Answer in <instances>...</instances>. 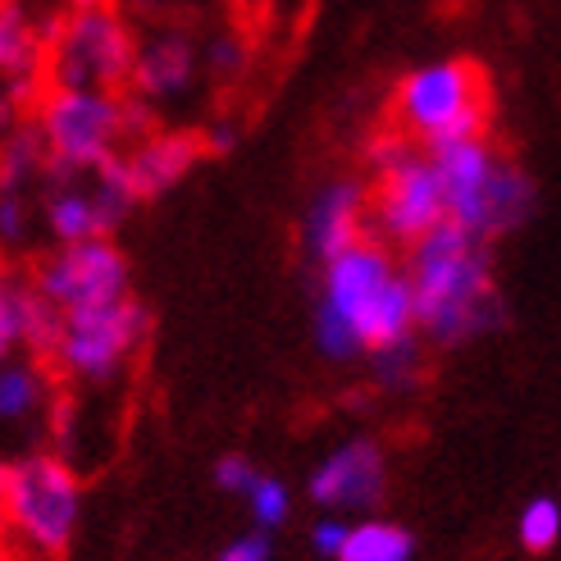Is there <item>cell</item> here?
Wrapping results in <instances>:
<instances>
[{"label": "cell", "instance_id": "4fadbf2b", "mask_svg": "<svg viewBox=\"0 0 561 561\" xmlns=\"http://www.w3.org/2000/svg\"><path fill=\"white\" fill-rule=\"evenodd\" d=\"M370 238V179L366 174H339L301 210V247L316 265L333 261L339 251Z\"/></svg>", "mask_w": 561, "mask_h": 561}, {"label": "cell", "instance_id": "7c38bea8", "mask_svg": "<svg viewBox=\"0 0 561 561\" xmlns=\"http://www.w3.org/2000/svg\"><path fill=\"white\" fill-rule=\"evenodd\" d=\"M306 497H311L320 512H333V516H352V520L375 516L379 502L388 497L383 443L370 434H356V438L333 447V453H324V461L311 470V480H306Z\"/></svg>", "mask_w": 561, "mask_h": 561}, {"label": "cell", "instance_id": "cb8c5ba5", "mask_svg": "<svg viewBox=\"0 0 561 561\" xmlns=\"http://www.w3.org/2000/svg\"><path fill=\"white\" fill-rule=\"evenodd\" d=\"M33 101H37V96H27L19 82H10L5 73H0V142H5V137H10L27 115H33Z\"/></svg>", "mask_w": 561, "mask_h": 561}, {"label": "cell", "instance_id": "83f0119b", "mask_svg": "<svg viewBox=\"0 0 561 561\" xmlns=\"http://www.w3.org/2000/svg\"><path fill=\"white\" fill-rule=\"evenodd\" d=\"M202 137H206V156H229V151L242 142V128H238V119L219 115V119H210V124L202 128Z\"/></svg>", "mask_w": 561, "mask_h": 561}, {"label": "cell", "instance_id": "d6986e66", "mask_svg": "<svg viewBox=\"0 0 561 561\" xmlns=\"http://www.w3.org/2000/svg\"><path fill=\"white\" fill-rule=\"evenodd\" d=\"M415 557V535L407 525L388 516H356L347 525V543L339 561H411Z\"/></svg>", "mask_w": 561, "mask_h": 561}, {"label": "cell", "instance_id": "6da1fadb", "mask_svg": "<svg viewBox=\"0 0 561 561\" xmlns=\"http://www.w3.org/2000/svg\"><path fill=\"white\" fill-rule=\"evenodd\" d=\"M415 297L402 265V251L383 247L379 238H360L320 265L316 297V347L324 360H366L375 347L411 339Z\"/></svg>", "mask_w": 561, "mask_h": 561}, {"label": "cell", "instance_id": "603a6c76", "mask_svg": "<svg viewBox=\"0 0 561 561\" xmlns=\"http://www.w3.org/2000/svg\"><path fill=\"white\" fill-rule=\"evenodd\" d=\"M256 480H261L256 461L242 457V453H229V457H219V461H215V489H219V493H229V497H247Z\"/></svg>", "mask_w": 561, "mask_h": 561}, {"label": "cell", "instance_id": "f546056e", "mask_svg": "<svg viewBox=\"0 0 561 561\" xmlns=\"http://www.w3.org/2000/svg\"><path fill=\"white\" fill-rule=\"evenodd\" d=\"M229 5L238 10V14H256V10H265L270 0H229Z\"/></svg>", "mask_w": 561, "mask_h": 561}, {"label": "cell", "instance_id": "52a82bcc", "mask_svg": "<svg viewBox=\"0 0 561 561\" xmlns=\"http://www.w3.org/2000/svg\"><path fill=\"white\" fill-rule=\"evenodd\" d=\"M489 119H493L489 73L474 60H461V55L415 65L411 73H402L388 105V124H398L420 147L480 137L489 133Z\"/></svg>", "mask_w": 561, "mask_h": 561}, {"label": "cell", "instance_id": "ffe728a7", "mask_svg": "<svg viewBox=\"0 0 561 561\" xmlns=\"http://www.w3.org/2000/svg\"><path fill=\"white\" fill-rule=\"evenodd\" d=\"M516 543L535 557H543L561 543V497L539 493V497L525 502L520 516H516Z\"/></svg>", "mask_w": 561, "mask_h": 561}, {"label": "cell", "instance_id": "8992f818", "mask_svg": "<svg viewBox=\"0 0 561 561\" xmlns=\"http://www.w3.org/2000/svg\"><path fill=\"white\" fill-rule=\"evenodd\" d=\"M82 520V474L55 447H27L10 461L5 539L23 561H60Z\"/></svg>", "mask_w": 561, "mask_h": 561}, {"label": "cell", "instance_id": "d4e9b609", "mask_svg": "<svg viewBox=\"0 0 561 561\" xmlns=\"http://www.w3.org/2000/svg\"><path fill=\"white\" fill-rule=\"evenodd\" d=\"M347 516H333V512H324L316 525H311V552L316 557H324V561H339V552H343V543H347Z\"/></svg>", "mask_w": 561, "mask_h": 561}, {"label": "cell", "instance_id": "484cf974", "mask_svg": "<svg viewBox=\"0 0 561 561\" xmlns=\"http://www.w3.org/2000/svg\"><path fill=\"white\" fill-rule=\"evenodd\" d=\"M274 557V543H270V535L265 529H251V535H238V539H229L219 552H215V561H270Z\"/></svg>", "mask_w": 561, "mask_h": 561}, {"label": "cell", "instance_id": "7402d4cb", "mask_svg": "<svg viewBox=\"0 0 561 561\" xmlns=\"http://www.w3.org/2000/svg\"><path fill=\"white\" fill-rule=\"evenodd\" d=\"M19 274L23 265H10L0 256V360H10L19 347Z\"/></svg>", "mask_w": 561, "mask_h": 561}, {"label": "cell", "instance_id": "9c48e42d", "mask_svg": "<svg viewBox=\"0 0 561 561\" xmlns=\"http://www.w3.org/2000/svg\"><path fill=\"white\" fill-rule=\"evenodd\" d=\"M137 206L124 156L92 164V170H46L42 179V233L50 247L82 242V238H110Z\"/></svg>", "mask_w": 561, "mask_h": 561}, {"label": "cell", "instance_id": "30bf717a", "mask_svg": "<svg viewBox=\"0 0 561 561\" xmlns=\"http://www.w3.org/2000/svg\"><path fill=\"white\" fill-rule=\"evenodd\" d=\"M27 278L60 316L133 297V265L115 238H82L50 247L27 265Z\"/></svg>", "mask_w": 561, "mask_h": 561}, {"label": "cell", "instance_id": "3957f363", "mask_svg": "<svg viewBox=\"0 0 561 561\" xmlns=\"http://www.w3.org/2000/svg\"><path fill=\"white\" fill-rule=\"evenodd\" d=\"M27 119L37 124L55 170H92L119 160L137 137L160 124L142 101L105 88H42Z\"/></svg>", "mask_w": 561, "mask_h": 561}, {"label": "cell", "instance_id": "ba28073f", "mask_svg": "<svg viewBox=\"0 0 561 561\" xmlns=\"http://www.w3.org/2000/svg\"><path fill=\"white\" fill-rule=\"evenodd\" d=\"M151 339V311L147 301L119 297L110 306H92V311L65 316L60 339L50 347V370L60 375L69 392L78 388H115L133 360L142 356Z\"/></svg>", "mask_w": 561, "mask_h": 561}, {"label": "cell", "instance_id": "9a60e30c", "mask_svg": "<svg viewBox=\"0 0 561 561\" xmlns=\"http://www.w3.org/2000/svg\"><path fill=\"white\" fill-rule=\"evenodd\" d=\"M60 375L50 370V360L33 352H14L0 360V430H42L46 415L60 398Z\"/></svg>", "mask_w": 561, "mask_h": 561}, {"label": "cell", "instance_id": "44dd1931", "mask_svg": "<svg viewBox=\"0 0 561 561\" xmlns=\"http://www.w3.org/2000/svg\"><path fill=\"white\" fill-rule=\"evenodd\" d=\"M242 502H247L251 520H256V529H265V535H274V529H284L293 520V489L284 480H274V474H265V470Z\"/></svg>", "mask_w": 561, "mask_h": 561}, {"label": "cell", "instance_id": "8fae6325", "mask_svg": "<svg viewBox=\"0 0 561 561\" xmlns=\"http://www.w3.org/2000/svg\"><path fill=\"white\" fill-rule=\"evenodd\" d=\"M202 82H206V73H202V33H196L187 19L142 27L133 78H128L133 101H142L151 115H164V110L187 105Z\"/></svg>", "mask_w": 561, "mask_h": 561}, {"label": "cell", "instance_id": "e0dca14e", "mask_svg": "<svg viewBox=\"0 0 561 561\" xmlns=\"http://www.w3.org/2000/svg\"><path fill=\"white\" fill-rule=\"evenodd\" d=\"M256 69V42L247 23H224L202 37V73L215 88H238Z\"/></svg>", "mask_w": 561, "mask_h": 561}, {"label": "cell", "instance_id": "5b68a950", "mask_svg": "<svg viewBox=\"0 0 561 561\" xmlns=\"http://www.w3.org/2000/svg\"><path fill=\"white\" fill-rule=\"evenodd\" d=\"M137 37L142 23L119 0H60L46 27V88L128 92Z\"/></svg>", "mask_w": 561, "mask_h": 561}, {"label": "cell", "instance_id": "f1b7e54d", "mask_svg": "<svg viewBox=\"0 0 561 561\" xmlns=\"http://www.w3.org/2000/svg\"><path fill=\"white\" fill-rule=\"evenodd\" d=\"M5 493H10V461L0 457V520H5Z\"/></svg>", "mask_w": 561, "mask_h": 561}, {"label": "cell", "instance_id": "4316f807", "mask_svg": "<svg viewBox=\"0 0 561 561\" xmlns=\"http://www.w3.org/2000/svg\"><path fill=\"white\" fill-rule=\"evenodd\" d=\"M119 5L142 23V27H151V23H170V19H183V0H119Z\"/></svg>", "mask_w": 561, "mask_h": 561}, {"label": "cell", "instance_id": "2e32d148", "mask_svg": "<svg viewBox=\"0 0 561 561\" xmlns=\"http://www.w3.org/2000/svg\"><path fill=\"white\" fill-rule=\"evenodd\" d=\"M46 27L50 14H37L33 0H0V73L27 96L46 88Z\"/></svg>", "mask_w": 561, "mask_h": 561}, {"label": "cell", "instance_id": "ac0fdd59", "mask_svg": "<svg viewBox=\"0 0 561 561\" xmlns=\"http://www.w3.org/2000/svg\"><path fill=\"white\" fill-rule=\"evenodd\" d=\"M425 352H430V343L420 339V333L388 343V347H375L366 356L370 360V383L379 392H388V398H411V392L425 383V370H430Z\"/></svg>", "mask_w": 561, "mask_h": 561}, {"label": "cell", "instance_id": "5bb4252c", "mask_svg": "<svg viewBox=\"0 0 561 561\" xmlns=\"http://www.w3.org/2000/svg\"><path fill=\"white\" fill-rule=\"evenodd\" d=\"M206 160V137L202 128H179V124H156L124 151V170L133 183L137 206L170 196L196 164Z\"/></svg>", "mask_w": 561, "mask_h": 561}, {"label": "cell", "instance_id": "277c9868", "mask_svg": "<svg viewBox=\"0 0 561 561\" xmlns=\"http://www.w3.org/2000/svg\"><path fill=\"white\" fill-rule=\"evenodd\" d=\"M360 164H366L370 179V238H379L392 251H407L425 233H434L438 224H447L434 156L398 124L375 128Z\"/></svg>", "mask_w": 561, "mask_h": 561}, {"label": "cell", "instance_id": "7a4b0ae2", "mask_svg": "<svg viewBox=\"0 0 561 561\" xmlns=\"http://www.w3.org/2000/svg\"><path fill=\"white\" fill-rule=\"evenodd\" d=\"M415 297V329L438 352L466 347L507 324V301L497 288L493 242H480L461 224H438L402 251Z\"/></svg>", "mask_w": 561, "mask_h": 561}, {"label": "cell", "instance_id": "4dcf8cb0", "mask_svg": "<svg viewBox=\"0 0 561 561\" xmlns=\"http://www.w3.org/2000/svg\"><path fill=\"white\" fill-rule=\"evenodd\" d=\"M0 561H23V557L14 552V543L5 539V529H0Z\"/></svg>", "mask_w": 561, "mask_h": 561}]
</instances>
